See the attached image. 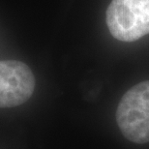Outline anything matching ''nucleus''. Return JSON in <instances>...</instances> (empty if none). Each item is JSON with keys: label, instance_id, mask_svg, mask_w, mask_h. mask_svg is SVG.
I'll list each match as a JSON object with an SVG mask.
<instances>
[{"label": "nucleus", "instance_id": "f257e3e1", "mask_svg": "<svg viewBox=\"0 0 149 149\" xmlns=\"http://www.w3.org/2000/svg\"><path fill=\"white\" fill-rule=\"evenodd\" d=\"M116 121L128 141L149 142V80L134 85L123 95L116 109Z\"/></svg>", "mask_w": 149, "mask_h": 149}, {"label": "nucleus", "instance_id": "f03ea898", "mask_svg": "<svg viewBox=\"0 0 149 149\" xmlns=\"http://www.w3.org/2000/svg\"><path fill=\"white\" fill-rule=\"evenodd\" d=\"M107 25L115 39L134 42L149 34V0H111Z\"/></svg>", "mask_w": 149, "mask_h": 149}, {"label": "nucleus", "instance_id": "7ed1b4c3", "mask_svg": "<svg viewBox=\"0 0 149 149\" xmlns=\"http://www.w3.org/2000/svg\"><path fill=\"white\" fill-rule=\"evenodd\" d=\"M35 77L25 63L17 60L0 61V109L14 108L31 98Z\"/></svg>", "mask_w": 149, "mask_h": 149}]
</instances>
